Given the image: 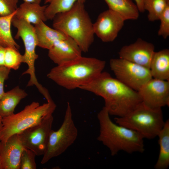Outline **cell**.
<instances>
[{"label":"cell","mask_w":169,"mask_h":169,"mask_svg":"<svg viewBox=\"0 0 169 169\" xmlns=\"http://www.w3.org/2000/svg\"><path fill=\"white\" fill-rule=\"evenodd\" d=\"M24 148L18 134L11 136L5 142L0 141V169H19Z\"/></svg>","instance_id":"obj_14"},{"label":"cell","mask_w":169,"mask_h":169,"mask_svg":"<svg viewBox=\"0 0 169 169\" xmlns=\"http://www.w3.org/2000/svg\"><path fill=\"white\" fill-rule=\"evenodd\" d=\"M24 62L23 55L21 54L18 50L12 47L5 48L4 66L10 69L17 70Z\"/></svg>","instance_id":"obj_25"},{"label":"cell","mask_w":169,"mask_h":169,"mask_svg":"<svg viewBox=\"0 0 169 169\" xmlns=\"http://www.w3.org/2000/svg\"><path fill=\"white\" fill-rule=\"evenodd\" d=\"M79 89L102 97L109 115L117 117L127 115L142 102L138 91L106 72Z\"/></svg>","instance_id":"obj_1"},{"label":"cell","mask_w":169,"mask_h":169,"mask_svg":"<svg viewBox=\"0 0 169 169\" xmlns=\"http://www.w3.org/2000/svg\"><path fill=\"white\" fill-rule=\"evenodd\" d=\"M105 64L104 60L82 56L57 65L51 69L47 76L58 85L73 90L95 78L103 72Z\"/></svg>","instance_id":"obj_2"},{"label":"cell","mask_w":169,"mask_h":169,"mask_svg":"<svg viewBox=\"0 0 169 169\" xmlns=\"http://www.w3.org/2000/svg\"><path fill=\"white\" fill-rule=\"evenodd\" d=\"M2 126V118L0 117V133L1 130V128Z\"/></svg>","instance_id":"obj_33"},{"label":"cell","mask_w":169,"mask_h":169,"mask_svg":"<svg viewBox=\"0 0 169 169\" xmlns=\"http://www.w3.org/2000/svg\"><path fill=\"white\" fill-rule=\"evenodd\" d=\"M109 9L120 15L126 20H136L139 18V11L131 0H104Z\"/></svg>","instance_id":"obj_21"},{"label":"cell","mask_w":169,"mask_h":169,"mask_svg":"<svg viewBox=\"0 0 169 169\" xmlns=\"http://www.w3.org/2000/svg\"><path fill=\"white\" fill-rule=\"evenodd\" d=\"M104 106L97 117L100 125L97 138L114 156L121 151L129 154L143 153L145 150L144 138L138 133L113 122Z\"/></svg>","instance_id":"obj_3"},{"label":"cell","mask_w":169,"mask_h":169,"mask_svg":"<svg viewBox=\"0 0 169 169\" xmlns=\"http://www.w3.org/2000/svg\"><path fill=\"white\" fill-rule=\"evenodd\" d=\"M10 70L4 66H0V100L5 92L4 83L8 78Z\"/></svg>","instance_id":"obj_29"},{"label":"cell","mask_w":169,"mask_h":169,"mask_svg":"<svg viewBox=\"0 0 169 169\" xmlns=\"http://www.w3.org/2000/svg\"><path fill=\"white\" fill-rule=\"evenodd\" d=\"M28 95L18 86L5 92L0 100V117L3 118L14 114L17 105Z\"/></svg>","instance_id":"obj_19"},{"label":"cell","mask_w":169,"mask_h":169,"mask_svg":"<svg viewBox=\"0 0 169 169\" xmlns=\"http://www.w3.org/2000/svg\"><path fill=\"white\" fill-rule=\"evenodd\" d=\"M139 12L143 13L145 11L144 8L143 0H134Z\"/></svg>","instance_id":"obj_31"},{"label":"cell","mask_w":169,"mask_h":169,"mask_svg":"<svg viewBox=\"0 0 169 169\" xmlns=\"http://www.w3.org/2000/svg\"><path fill=\"white\" fill-rule=\"evenodd\" d=\"M87 0H44V4H47L45 14L47 20H53L59 13L70 9L77 2L84 3Z\"/></svg>","instance_id":"obj_23"},{"label":"cell","mask_w":169,"mask_h":169,"mask_svg":"<svg viewBox=\"0 0 169 169\" xmlns=\"http://www.w3.org/2000/svg\"><path fill=\"white\" fill-rule=\"evenodd\" d=\"M34 27L37 46L43 49L49 50L58 41L69 37L61 32L51 28L44 22L35 25Z\"/></svg>","instance_id":"obj_17"},{"label":"cell","mask_w":169,"mask_h":169,"mask_svg":"<svg viewBox=\"0 0 169 169\" xmlns=\"http://www.w3.org/2000/svg\"><path fill=\"white\" fill-rule=\"evenodd\" d=\"M168 4L169 0H143L144 10L148 12V20L154 22L159 20Z\"/></svg>","instance_id":"obj_24"},{"label":"cell","mask_w":169,"mask_h":169,"mask_svg":"<svg viewBox=\"0 0 169 169\" xmlns=\"http://www.w3.org/2000/svg\"><path fill=\"white\" fill-rule=\"evenodd\" d=\"M159 20L160 21V24L158 34L166 39L169 36V4L166 8Z\"/></svg>","instance_id":"obj_27"},{"label":"cell","mask_w":169,"mask_h":169,"mask_svg":"<svg viewBox=\"0 0 169 169\" xmlns=\"http://www.w3.org/2000/svg\"><path fill=\"white\" fill-rule=\"evenodd\" d=\"M110 66L116 79L137 91L152 78L149 68L124 59H111Z\"/></svg>","instance_id":"obj_9"},{"label":"cell","mask_w":169,"mask_h":169,"mask_svg":"<svg viewBox=\"0 0 169 169\" xmlns=\"http://www.w3.org/2000/svg\"><path fill=\"white\" fill-rule=\"evenodd\" d=\"M154 49L153 44L138 38L134 43L123 46L118 54L119 58L149 69Z\"/></svg>","instance_id":"obj_13"},{"label":"cell","mask_w":169,"mask_h":169,"mask_svg":"<svg viewBox=\"0 0 169 169\" xmlns=\"http://www.w3.org/2000/svg\"><path fill=\"white\" fill-rule=\"evenodd\" d=\"M125 21L118 13L109 9L100 13L93 23L95 34L103 42H113L123 27Z\"/></svg>","instance_id":"obj_12"},{"label":"cell","mask_w":169,"mask_h":169,"mask_svg":"<svg viewBox=\"0 0 169 169\" xmlns=\"http://www.w3.org/2000/svg\"><path fill=\"white\" fill-rule=\"evenodd\" d=\"M5 48L0 45V66H4V58Z\"/></svg>","instance_id":"obj_30"},{"label":"cell","mask_w":169,"mask_h":169,"mask_svg":"<svg viewBox=\"0 0 169 169\" xmlns=\"http://www.w3.org/2000/svg\"><path fill=\"white\" fill-rule=\"evenodd\" d=\"M12 24L17 30L15 38L17 39L21 38L25 48V52L23 55L24 63L27 64L28 68L22 75L28 74L30 75L27 86L35 85L39 90L42 86L38 82L35 73V63L38 56L35 51L37 40L34 27L32 24L14 16L12 20Z\"/></svg>","instance_id":"obj_8"},{"label":"cell","mask_w":169,"mask_h":169,"mask_svg":"<svg viewBox=\"0 0 169 169\" xmlns=\"http://www.w3.org/2000/svg\"><path fill=\"white\" fill-rule=\"evenodd\" d=\"M18 0H0V16H6L14 13L18 8Z\"/></svg>","instance_id":"obj_28"},{"label":"cell","mask_w":169,"mask_h":169,"mask_svg":"<svg viewBox=\"0 0 169 169\" xmlns=\"http://www.w3.org/2000/svg\"><path fill=\"white\" fill-rule=\"evenodd\" d=\"M16 11L9 15L0 16V45L5 48L12 47L18 50L20 46L13 38L11 30L12 20Z\"/></svg>","instance_id":"obj_22"},{"label":"cell","mask_w":169,"mask_h":169,"mask_svg":"<svg viewBox=\"0 0 169 169\" xmlns=\"http://www.w3.org/2000/svg\"><path fill=\"white\" fill-rule=\"evenodd\" d=\"M53 121L52 115L49 116L40 123L18 134L23 147L33 151L36 156L43 155L52 130Z\"/></svg>","instance_id":"obj_10"},{"label":"cell","mask_w":169,"mask_h":169,"mask_svg":"<svg viewBox=\"0 0 169 169\" xmlns=\"http://www.w3.org/2000/svg\"><path fill=\"white\" fill-rule=\"evenodd\" d=\"M78 131L74 122L70 105L67 103L64 120L59 128L52 130L41 163L44 164L57 156L72 145L76 139Z\"/></svg>","instance_id":"obj_7"},{"label":"cell","mask_w":169,"mask_h":169,"mask_svg":"<svg viewBox=\"0 0 169 169\" xmlns=\"http://www.w3.org/2000/svg\"><path fill=\"white\" fill-rule=\"evenodd\" d=\"M35 153L32 151L24 148L20 160L19 169H35Z\"/></svg>","instance_id":"obj_26"},{"label":"cell","mask_w":169,"mask_h":169,"mask_svg":"<svg viewBox=\"0 0 169 169\" xmlns=\"http://www.w3.org/2000/svg\"><path fill=\"white\" fill-rule=\"evenodd\" d=\"M149 69L152 78L169 81V49L155 52Z\"/></svg>","instance_id":"obj_18"},{"label":"cell","mask_w":169,"mask_h":169,"mask_svg":"<svg viewBox=\"0 0 169 169\" xmlns=\"http://www.w3.org/2000/svg\"><path fill=\"white\" fill-rule=\"evenodd\" d=\"M23 1L25 2L40 4L42 0H23Z\"/></svg>","instance_id":"obj_32"},{"label":"cell","mask_w":169,"mask_h":169,"mask_svg":"<svg viewBox=\"0 0 169 169\" xmlns=\"http://www.w3.org/2000/svg\"><path fill=\"white\" fill-rule=\"evenodd\" d=\"M53 26L74 40L82 52H86L94 42L93 23L84 3L76 2L69 10L54 17Z\"/></svg>","instance_id":"obj_4"},{"label":"cell","mask_w":169,"mask_h":169,"mask_svg":"<svg viewBox=\"0 0 169 169\" xmlns=\"http://www.w3.org/2000/svg\"><path fill=\"white\" fill-rule=\"evenodd\" d=\"M157 136L159 152L154 166L156 169H166L169 166V120H167Z\"/></svg>","instance_id":"obj_20"},{"label":"cell","mask_w":169,"mask_h":169,"mask_svg":"<svg viewBox=\"0 0 169 169\" xmlns=\"http://www.w3.org/2000/svg\"><path fill=\"white\" fill-rule=\"evenodd\" d=\"M115 123L138 133L144 138L153 139L163 128L164 121L161 109H152L142 102L131 112L114 119Z\"/></svg>","instance_id":"obj_6"},{"label":"cell","mask_w":169,"mask_h":169,"mask_svg":"<svg viewBox=\"0 0 169 169\" xmlns=\"http://www.w3.org/2000/svg\"><path fill=\"white\" fill-rule=\"evenodd\" d=\"M142 102L152 109L169 105V81L152 78L138 91Z\"/></svg>","instance_id":"obj_11"},{"label":"cell","mask_w":169,"mask_h":169,"mask_svg":"<svg viewBox=\"0 0 169 169\" xmlns=\"http://www.w3.org/2000/svg\"><path fill=\"white\" fill-rule=\"evenodd\" d=\"M56 107L54 102L40 105L38 102H33L21 111L2 118L0 141L5 142L13 135L40 123L52 115Z\"/></svg>","instance_id":"obj_5"},{"label":"cell","mask_w":169,"mask_h":169,"mask_svg":"<svg viewBox=\"0 0 169 169\" xmlns=\"http://www.w3.org/2000/svg\"><path fill=\"white\" fill-rule=\"evenodd\" d=\"M48 50L49 57L57 65L82 56V52L76 42L69 37L58 41Z\"/></svg>","instance_id":"obj_15"},{"label":"cell","mask_w":169,"mask_h":169,"mask_svg":"<svg viewBox=\"0 0 169 169\" xmlns=\"http://www.w3.org/2000/svg\"><path fill=\"white\" fill-rule=\"evenodd\" d=\"M47 5L23 2L18 7L14 16L35 25L47 20L45 11Z\"/></svg>","instance_id":"obj_16"}]
</instances>
